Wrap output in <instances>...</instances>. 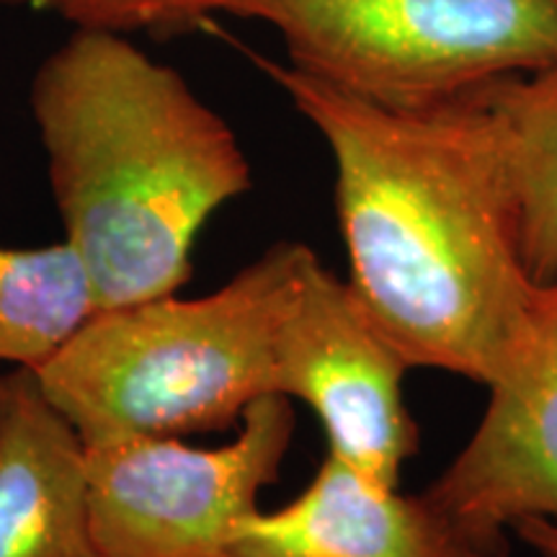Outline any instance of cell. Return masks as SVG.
Masks as SVG:
<instances>
[{"label": "cell", "mask_w": 557, "mask_h": 557, "mask_svg": "<svg viewBox=\"0 0 557 557\" xmlns=\"http://www.w3.org/2000/svg\"><path fill=\"white\" fill-rule=\"evenodd\" d=\"M496 120L527 274L557 282V65L483 88Z\"/></svg>", "instance_id": "30bf717a"}, {"label": "cell", "mask_w": 557, "mask_h": 557, "mask_svg": "<svg viewBox=\"0 0 557 557\" xmlns=\"http://www.w3.org/2000/svg\"><path fill=\"white\" fill-rule=\"evenodd\" d=\"M521 545L529 547L534 557H557V521L553 519H527L511 529Z\"/></svg>", "instance_id": "4fadbf2b"}, {"label": "cell", "mask_w": 557, "mask_h": 557, "mask_svg": "<svg viewBox=\"0 0 557 557\" xmlns=\"http://www.w3.org/2000/svg\"><path fill=\"white\" fill-rule=\"evenodd\" d=\"M312 259L282 240L212 295L96 310L34 374L83 444L225 431L278 395V333Z\"/></svg>", "instance_id": "3957f363"}, {"label": "cell", "mask_w": 557, "mask_h": 557, "mask_svg": "<svg viewBox=\"0 0 557 557\" xmlns=\"http://www.w3.org/2000/svg\"><path fill=\"white\" fill-rule=\"evenodd\" d=\"M426 493L493 534L527 519L557 521V282L547 284L540 361L527 380L491 389L470 442Z\"/></svg>", "instance_id": "ba28073f"}, {"label": "cell", "mask_w": 557, "mask_h": 557, "mask_svg": "<svg viewBox=\"0 0 557 557\" xmlns=\"http://www.w3.org/2000/svg\"><path fill=\"white\" fill-rule=\"evenodd\" d=\"M94 312L88 274L65 240L0 246V361L41 367Z\"/></svg>", "instance_id": "8fae6325"}, {"label": "cell", "mask_w": 557, "mask_h": 557, "mask_svg": "<svg viewBox=\"0 0 557 557\" xmlns=\"http://www.w3.org/2000/svg\"><path fill=\"white\" fill-rule=\"evenodd\" d=\"M209 11L259 21L287 65L387 109L557 65V0H209Z\"/></svg>", "instance_id": "277c9868"}, {"label": "cell", "mask_w": 557, "mask_h": 557, "mask_svg": "<svg viewBox=\"0 0 557 557\" xmlns=\"http://www.w3.org/2000/svg\"><path fill=\"white\" fill-rule=\"evenodd\" d=\"M295 426L292 400L269 395L248 406L225 447L171 436L86 444L96 557H235V534L278 480Z\"/></svg>", "instance_id": "5b68a950"}, {"label": "cell", "mask_w": 557, "mask_h": 557, "mask_svg": "<svg viewBox=\"0 0 557 557\" xmlns=\"http://www.w3.org/2000/svg\"><path fill=\"white\" fill-rule=\"evenodd\" d=\"M408 369L348 278L315 256L278 333L276 393L308 403L329 451L387 487H398L418 451V426L403 403Z\"/></svg>", "instance_id": "8992f818"}, {"label": "cell", "mask_w": 557, "mask_h": 557, "mask_svg": "<svg viewBox=\"0 0 557 557\" xmlns=\"http://www.w3.org/2000/svg\"><path fill=\"white\" fill-rule=\"evenodd\" d=\"M32 114L96 310L176 295L201 227L253 186L230 124L122 34H70L34 75Z\"/></svg>", "instance_id": "7a4b0ae2"}, {"label": "cell", "mask_w": 557, "mask_h": 557, "mask_svg": "<svg viewBox=\"0 0 557 557\" xmlns=\"http://www.w3.org/2000/svg\"><path fill=\"white\" fill-rule=\"evenodd\" d=\"M0 557H96L86 444L24 367L0 374Z\"/></svg>", "instance_id": "9c48e42d"}, {"label": "cell", "mask_w": 557, "mask_h": 557, "mask_svg": "<svg viewBox=\"0 0 557 557\" xmlns=\"http://www.w3.org/2000/svg\"><path fill=\"white\" fill-rule=\"evenodd\" d=\"M0 5L37 9L65 18L75 29L109 34H186L212 29L209 0H0Z\"/></svg>", "instance_id": "7c38bea8"}, {"label": "cell", "mask_w": 557, "mask_h": 557, "mask_svg": "<svg viewBox=\"0 0 557 557\" xmlns=\"http://www.w3.org/2000/svg\"><path fill=\"white\" fill-rule=\"evenodd\" d=\"M336 165L348 284L410 367L487 389L527 380L545 341L547 284L527 274L511 186L483 88L387 109L246 50Z\"/></svg>", "instance_id": "6da1fadb"}, {"label": "cell", "mask_w": 557, "mask_h": 557, "mask_svg": "<svg viewBox=\"0 0 557 557\" xmlns=\"http://www.w3.org/2000/svg\"><path fill=\"white\" fill-rule=\"evenodd\" d=\"M235 557H508V534L451 517L426 491L403 496L325 451L310 485L235 534Z\"/></svg>", "instance_id": "52a82bcc"}]
</instances>
